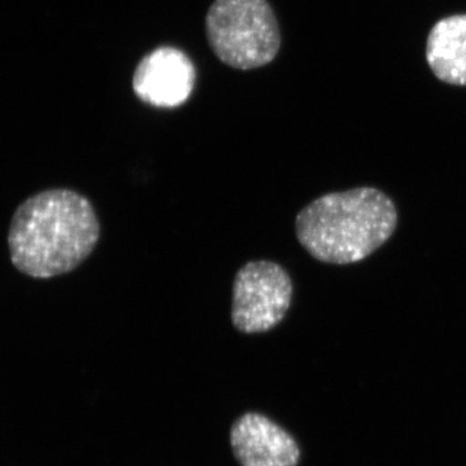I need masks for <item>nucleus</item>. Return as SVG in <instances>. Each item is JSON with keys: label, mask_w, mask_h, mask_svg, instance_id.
<instances>
[{"label": "nucleus", "mask_w": 466, "mask_h": 466, "mask_svg": "<svg viewBox=\"0 0 466 466\" xmlns=\"http://www.w3.org/2000/svg\"><path fill=\"white\" fill-rule=\"evenodd\" d=\"M99 238V218L87 198L73 189H47L30 196L15 211L9 257L29 278H56L81 266Z\"/></svg>", "instance_id": "1"}, {"label": "nucleus", "mask_w": 466, "mask_h": 466, "mask_svg": "<svg viewBox=\"0 0 466 466\" xmlns=\"http://www.w3.org/2000/svg\"><path fill=\"white\" fill-rule=\"evenodd\" d=\"M398 225L388 195L373 187L328 193L299 211L296 235L319 262L351 265L382 247Z\"/></svg>", "instance_id": "2"}, {"label": "nucleus", "mask_w": 466, "mask_h": 466, "mask_svg": "<svg viewBox=\"0 0 466 466\" xmlns=\"http://www.w3.org/2000/svg\"><path fill=\"white\" fill-rule=\"evenodd\" d=\"M207 34L217 57L235 69L265 66L280 50V29L267 0H216Z\"/></svg>", "instance_id": "3"}, {"label": "nucleus", "mask_w": 466, "mask_h": 466, "mask_svg": "<svg viewBox=\"0 0 466 466\" xmlns=\"http://www.w3.org/2000/svg\"><path fill=\"white\" fill-rule=\"evenodd\" d=\"M293 283L283 266L253 260L238 269L233 280L231 319L245 334L274 329L289 311Z\"/></svg>", "instance_id": "4"}, {"label": "nucleus", "mask_w": 466, "mask_h": 466, "mask_svg": "<svg viewBox=\"0 0 466 466\" xmlns=\"http://www.w3.org/2000/svg\"><path fill=\"white\" fill-rule=\"evenodd\" d=\"M196 67L191 58L174 47H161L140 61L134 73L137 96L157 108H177L191 97Z\"/></svg>", "instance_id": "5"}, {"label": "nucleus", "mask_w": 466, "mask_h": 466, "mask_svg": "<svg viewBox=\"0 0 466 466\" xmlns=\"http://www.w3.org/2000/svg\"><path fill=\"white\" fill-rule=\"evenodd\" d=\"M231 444L242 466H296L299 461L293 437L258 413H247L236 421Z\"/></svg>", "instance_id": "6"}, {"label": "nucleus", "mask_w": 466, "mask_h": 466, "mask_svg": "<svg viewBox=\"0 0 466 466\" xmlns=\"http://www.w3.org/2000/svg\"><path fill=\"white\" fill-rule=\"evenodd\" d=\"M426 60L441 82L466 86V15L435 24L426 43Z\"/></svg>", "instance_id": "7"}]
</instances>
